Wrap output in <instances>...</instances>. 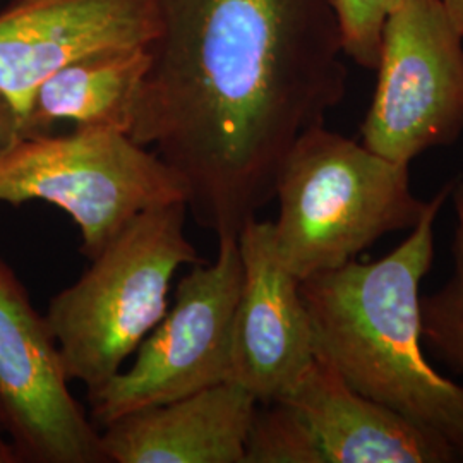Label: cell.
<instances>
[{
  "instance_id": "277c9868",
  "label": "cell",
  "mask_w": 463,
  "mask_h": 463,
  "mask_svg": "<svg viewBox=\"0 0 463 463\" xmlns=\"http://www.w3.org/2000/svg\"><path fill=\"white\" fill-rule=\"evenodd\" d=\"M185 215V203H170L134 216L80 280L50 298L45 319L67 380L88 393L120 373L162 321L177 269L201 261Z\"/></svg>"
},
{
  "instance_id": "4fadbf2b",
  "label": "cell",
  "mask_w": 463,
  "mask_h": 463,
  "mask_svg": "<svg viewBox=\"0 0 463 463\" xmlns=\"http://www.w3.org/2000/svg\"><path fill=\"white\" fill-rule=\"evenodd\" d=\"M149 62V45L95 50L67 62L36 90L26 137L49 134L57 122L129 136Z\"/></svg>"
},
{
  "instance_id": "8992f818",
  "label": "cell",
  "mask_w": 463,
  "mask_h": 463,
  "mask_svg": "<svg viewBox=\"0 0 463 463\" xmlns=\"http://www.w3.org/2000/svg\"><path fill=\"white\" fill-rule=\"evenodd\" d=\"M447 439L365 398L326 361L280 398L258 403L246 463H448Z\"/></svg>"
},
{
  "instance_id": "8fae6325",
  "label": "cell",
  "mask_w": 463,
  "mask_h": 463,
  "mask_svg": "<svg viewBox=\"0 0 463 463\" xmlns=\"http://www.w3.org/2000/svg\"><path fill=\"white\" fill-rule=\"evenodd\" d=\"M155 33V0H14L0 13V93L24 122L40 84L67 62Z\"/></svg>"
},
{
  "instance_id": "5bb4252c",
  "label": "cell",
  "mask_w": 463,
  "mask_h": 463,
  "mask_svg": "<svg viewBox=\"0 0 463 463\" xmlns=\"http://www.w3.org/2000/svg\"><path fill=\"white\" fill-rule=\"evenodd\" d=\"M457 229L453 239V273L434 294L420 298L422 338L448 364L463 371V177L451 181Z\"/></svg>"
},
{
  "instance_id": "52a82bcc",
  "label": "cell",
  "mask_w": 463,
  "mask_h": 463,
  "mask_svg": "<svg viewBox=\"0 0 463 463\" xmlns=\"http://www.w3.org/2000/svg\"><path fill=\"white\" fill-rule=\"evenodd\" d=\"M241 281L237 235L218 237L215 260L193 265L179 281L172 307L137 347L133 364L88 393L91 419L103 428L229 381Z\"/></svg>"
},
{
  "instance_id": "9a60e30c",
  "label": "cell",
  "mask_w": 463,
  "mask_h": 463,
  "mask_svg": "<svg viewBox=\"0 0 463 463\" xmlns=\"http://www.w3.org/2000/svg\"><path fill=\"white\" fill-rule=\"evenodd\" d=\"M398 2L400 0H336L348 59L364 69L376 71L383 26Z\"/></svg>"
},
{
  "instance_id": "ba28073f",
  "label": "cell",
  "mask_w": 463,
  "mask_h": 463,
  "mask_svg": "<svg viewBox=\"0 0 463 463\" xmlns=\"http://www.w3.org/2000/svg\"><path fill=\"white\" fill-rule=\"evenodd\" d=\"M364 146L411 165L463 131V36L439 0H400L381 34Z\"/></svg>"
},
{
  "instance_id": "7c38bea8",
  "label": "cell",
  "mask_w": 463,
  "mask_h": 463,
  "mask_svg": "<svg viewBox=\"0 0 463 463\" xmlns=\"http://www.w3.org/2000/svg\"><path fill=\"white\" fill-rule=\"evenodd\" d=\"M258 402L223 381L103 426L105 463H244Z\"/></svg>"
},
{
  "instance_id": "e0dca14e",
  "label": "cell",
  "mask_w": 463,
  "mask_h": 463,
  "mask_svg": "<svg viewBox=\"0 0 463 463\" xmlns=\"http://www.w3.org/2000/svg\"><path fill=\"white\" fill-rule=\"evenodd\" d=\"M448 19L455 26V30L463 36V0H439Z\"/></svg>"
},
{
  "instance_id": "6da1fadb",
  "label": "cell",
  "mask_w": 463,
  "mask_h": 463,
  "mask_svg": "<svg viewBox=\"0 0 463 463\" xmlns=\"http://www.w3.org/2000/svg\"><path fill=\"white\" fill-rule=\"evenodd\" d=\"M131 139L187 189V212L237 235L275 199L281 164L344 97L336 0H155Z\"/></svg>"
},
{
  "instance_id": "7a4b0ae2",
  "label": "cell",
  "mask_w": 463,
  "mask_h": 463,
  "mask_svg": "<svg viewBox=\"0 0 463 463\" xmlns=\"http://www.w3.org/2000/svg\"><path fill=\"white\" fill-rule=\"evenodd\" d=\"M451 181L426 203L409 237L376 261L300 280L316 355L355 392L463 447V386L441 376L422 352L420 283L434 258V229Z\"/></svg>"
},
{
  "instance_id": "ac0fdd59",
  "label": "cell",
  "mask_w": 463,
  "mask_h": 463,
  "mask_svg": "<svg viewBox=\"0 0 463 463\" xmlns=\"http://www.w3.org/2000/svg\"><path fill=\"white\" fill-rule=\"evenodd\" d=\"M0 463H21V458L17 455L16 448L13 441L9 439L7 432L0 424Z\"/></svg>"
},
{
  "instance_id": "9c48e42d",
  "label": "cell",
  "mask_w": 463,
  "mask_h": 463,
  "mask_svg": "<svg viewBox=\"0 0 463 463\" xmlns=\"http://www.w3.org/2000/svg\"><path fill=\"white\" fill-rule=\"evenodd\" d=\"M45 316L0 260V424L21 463H105Z\"/></svg>"
},
{
  "instance_id": "3957f363",
  "label": "cell",
  "mask_w": 463,
  "mask_h": 463,
  "mask_svg": "<svg viewBox=\"0 0 463 463\" xmlns=\"http://www.w3.org/2000/svg\"><path fill=\"white\" fill-rule=\"evenodd\" d=\"M409 166L325 124L302 134L275 183L281 261L304 280L357 260L392 232L412 231L428 201L415 198Z\"/></svg>"
},
{
  "instance_id": "d6986e66",
  "label": "cell",
  "mask_w": 463,
  "mask_h": 463,
  "mask_svg": "<svg viewBox=\"0 0 463 463\" xmlns=\"http://www.w3.org/2000/svg\"><path fill=\"white\" fill-rule=\"evenodd\" d=\"M458 457H462L463 458V447L458 449Z\"/></svg>"
},
{
  "instance_id": "30bf717a",
  "label": "cell",
  "mask_w": 463,
  "mask_h": 463,
  "mask_svg": "<svg viewBox=\"0 0 463 463\" xmlns=\"http://www.w3.org/2000/svg\"><path fill=\"white\" fill-rule=\"evenodd\" d=\"M242 263L232 330L231 374L258 403L285 395L315 363L311 317L300 280L281 261L273 222L249 220L237 233Z\"/></svg>"
},
{
  "instance_id": "5b68a950",
  "label": "cell",
  "mask_w": 463,
  "mask_h": 463,
  "mask_svg": "<svg viewBox=\"0 0 463 463\" xmlns=\"http://www.w3.org/2000/svg\"><path fill=\"white\" fill-rule=\"evenodd\" d=\"M55 204L81 232V252L97 256L134 216L187 203L183 179L131 136L76 128L23 137L0 158V203Z\"/></svg>"
},
{
  "instance_id": "2e32d148",
  "label": "cell",
  "mask_w": 463,
  "mask_h": 463,
  "mask_svg": "<svg viewBox=\"0 0 463 463\" xmlns=\"http://www.w3.org/2000/svg\"><path fill=\"white\" fill-rule=\"evenodd\" d=\"M23 137H26L23 117L14 103L0 93V158L14 148Z\"/></svg>"
}]
</instances>
